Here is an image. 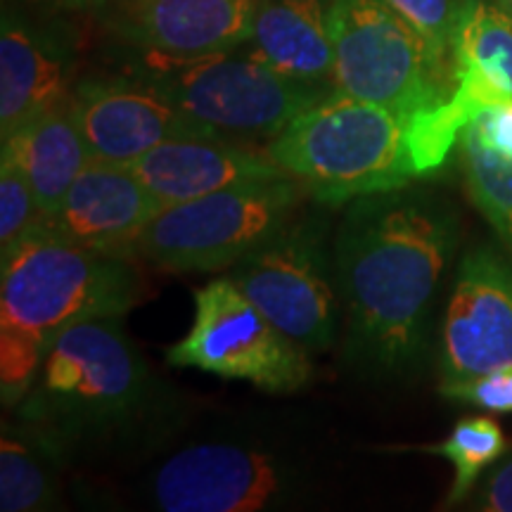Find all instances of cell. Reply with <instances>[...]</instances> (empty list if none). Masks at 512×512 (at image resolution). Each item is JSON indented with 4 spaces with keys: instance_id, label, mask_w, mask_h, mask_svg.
<instances>
[{
    "instance_id": "6da1fadb",
    "label": "cell",
    "mask_w": 512,
    "mask_h": 512,
    "mask_svg": "<svg viewBox=\"0 0 512 512\" xmlns=\"http://www.w3.org/2000/svg\"><path fill=\"white\" fill-rule=\"evenodd\" d=\"M458 240L456 209L434 190L403 185L351 200L332 259L358 366L384 375L413 366Z\"/></svg>"
},
{
    "instance_id": "7a4b0ae2",
    "label": "cell",
    "mask_w": 512,
    "mask_h": 512,
    "mask_svg": "<svg viewBox=\"0 0 512 512\" xmlns=\"http://www.w3.org/2000/svg\"><path fill=\"white\" fill-rule=\"evenodd\" d=\"M12 413L64 467L145 460L188 420L183 396L157 375L119 316L64 330Z\"/></svg>"
},
{
    "instance_id": "3957f363",
    "label": "cell",
    "mask_w": 512,
    "mask_h": 512,
    "mask_svg": "<svg viewBox=\"0 0 512 512\" xmlns=\"http://www.w3.org/2000/svg\"><path fill=\"white\" fill-rule=\"evenodd\" d=\"M138 482L140 505L162 512H280L309 508L328 465L313 437L275 422L188 420L152 456Z\"/></svg>"
},
{
    "instance_id": "277c9868",
    "label": "cell",
    "mask_w": 512,
    "mask_h": 512,
    "mask_svg": "<svg viewBox=\"0 0 512 512\" xmlns=\"http://www.w3.org/2000/svg\"><path fill=\"white\" fill-rule=\"evenodd\" d=\"M128 256L67 242L34 226L0 254V399L15 408L50 344L91 318H124L143 297Z\"/></svg>"
},
{
    "instance_id": "5b68a950",
    "label": "cell",
    "mask_w": 512,
    "mask_h": 512,
    "mask_svg": "<svg viewBox=\"0 0 512 512\" xmlns=\"http://www.w3.org/2000/svg\"><path fill=\"white\" fill-rule=\"evenodd\" d=\"M264 152L306 185L313 202L332 207L420 178L408 117L339 91L294 117Z\"/></svg>"
},
{
    "instance_id": "8992f818",
    "label": "cell",
    "mask_w": 512,
    "mask_h": 512,
    "mask_svg": "<svg viewBox=\"0 0 512 512\" xmlns=\"http://www.w3.org/2000/svg\"><path fill=\"white\" fill-rule=\"evenodd\" d=\"M126 48L124 72L152 83L181 110L228 138L271 140L294 117L335 91L287 79L247 46L202 55Z\"/></svg>"
},
{
    "instance_id": "52a82bcc",
    "label": "cell",
    "mask_w": 512,
    "mask_h": 512,
    "mask_svg": "<svg viewBox=\"0 0 512 512\" xmlns=\"http://www.w3.org/2000/svg\"><path fill=\"white\" fill-rule=\"evenodd\" d=\"M297 178H266L162 207L128 247V259L164 273L230 271L306 211Z\"/></svg>"
},
{
    "instance_id": "ba28073f",
    "label": "cell",
    "mask_w": 512,
    "mask_h": 512,
    "mask_svg": "<svg viewBox=\"0 0 512 512\" xmlns=\"http://www.w3.org/2000/svg\"><path fill=\"white\" fill-rule=\"evenodd\" d=\"M330 27L335 91L408 119L451 95L444 64L384 0H332Z\"/></svg>"
},
{
    "instance_id": "9c48e42d",
    "label": "cell",
    "mask_w": 512,
    "mask_h": 512,
    "mask_svg": "<svg viewBox=\"0 0 512 512\" xmlns=\"http://www.w3.org/2000/svg\"><path fill=\"white\" fill-rule=\"evenodd\" d=\"M166 361L268 394H294L311 380L309 351L273 325L230 275L195 292L188 335L166 351Z\"/></svg>"
},
{
    "instance_id": "30bf717a",
    "label": "cell",
    "mask_w": 512,
    "mask_h": 512,
    "mask_svg": "<svg viewBox=\"0 0 512 512\" xmlns=\"http://www.w3.org/2000/svg\"><path fill=\"white\" fill-rule=\"evenodd\" d=\"M228 275L273 325L309 354H323L335 344L342 299L325 216L304 211Z\"/></svg>"
},
{
    "instance_id": "8fae6325",
    "label": "cell",
    "mask_w": 512,
    "mask_h": 512,
    "mask_svg": "<svg viewBox=\"0 0 512 512\" xmlns=\"http://www.w3.org/2000/svg\"><path fill=\"white\" fill-rule=\"evenodd\" d=\"M69 110L93 162L133 166L166 140L223 136L181 110L152 83L128 72L79 79L69 95Z\"/></svg>"
},
{
    "instance_id": "7c38bea8",
    "label": "cell",
    "mask_w": 512,
    "mask_h": 512,
    "mask_svg": "<svg viewBox=\"0 0 512 512\" xmlns=\"http://www.w3.org/2000/svg\"><path fill=\"white\" fill-rule=\"evenodd\" d=\"M512 366V261L494 247L460 261L439 344L441 382L470 380Z\"/></svg>"
},
{
    "instance_id": "4fadbf2b",
    "label": "cell",
    "mask_w": 512,
    "mask_h": 512,
    "mask_svg": "<svg viewBox=\"0 0 512 512\" xmlns=\"http://www.w3.org/2000/svg\"><path fill=\"white\" fill-rule=\"evenodd\" d=\"M74 31L62 15L3 3L0 19V140L69 102L76 86Z\"/></svg>"
},
{
    "instance_id": "5bb4252c",
    "label": "cell",
    "mask_w": 512,
    "mask_h": 512,
    "mask_svg": "<svg viewBox=\"0 0 512 512\" xmlns=\"http://www.w3.org/2000/svg\"><path fill=\"white\" fill-rule=\"evenodd\" d=\"M261 0H93L100 27L121 46L202 55L245 46Z\"/></svg>"
},
{
    "instance_id": "9a60e30c",
    "label": "cell",
    "mask_w": 512,
    "mask_h": 512,
    "mask_svg": "<svg viewBox=\"0 0 512 512\" xmlns=\"http://www.w3.org/2000/svg\"><path fill=\"white\" fill-rule=\"evenodd\" d=\"M159 209L162 204L131 166L91 162L64 195L60 209L36 226L74 245L126 256Z\"/></svg>"
},
{
    "instance_id": "2e32d148",
    "label": "cell",
    "mask_w": 512,
    "mask_h": 512,
    "mask_svg": "<svg viewBox=\"0 0 512 512\" xmlns=\"http://www.w3.org/2000/svg\"><path fill=\"white\" fill-rule=\"evenodd\" d=\"M131 169L162 207L197 200L233 185L287 176L266 152L249 150L228 136L166 140Z\"/></svg>"
},
{
    "instance_id": "e0dca14e",
    "label": "cell",
    "mask_w": 512,
    "mask_h": 512,
    "mask_svg": "<svg viewBox=\"0 0 512 512\" xmlns=\"http://www.w3.org/2000/svg\"><path fill=\"white\" fill-rule=\"evenodd\" d=\"M332 0H261L245 46L287 79L335 88Z\"/></svg>"
},
{
    "instance_id": "ac0fdd59",
    "label": "cell",
    "mask_w": 512,
    "mask_h": 512,
    "mask_svg": "<svg viewBox=\"0 0 512 512\" xmlns=\"http://www.w3.org/2000/svg\"><path fill=\"white\" fill-rule=\"evenodd\" d=\"M0 155L10 157L27 176L38 204V221L50 219L60 209L64 195L93 162L69 102L41 114L5 138Z\"/></svg>"
},
{
    "instance_id": "d6986e66",
    "label": "cell",
    "mask_w": 512,
    "mask_h": 512,
    "mask_svg": "<svg viewBox=\"0 0 512 512\" xmlns=\"http://www.w3.org/2000/svg\"><path fill=\"white\" fill-rule=\"evenodd\" d=\"M453 79L479 83L498 102L512 98V15L494 0H458L451 38Z\"/></svg>"
},
{
    "instance_id": "ffe728a7",
    "label": "cell",
    "mask_w": 512,
    "mask_h": 512,
    "mask_svg": "<svg viewBox=\"0 0 512 512\" xmlns=\"http://www.w3.org/2000/svg\"><path fill=\"white\" fill-rule=\"evenodd\" d=\"M67 467L46 441L22 422H5L0 437V510L46 512L62 503Z\"/></svg>"
},
{
    "instance_id": "44dd1931",
    "label": "cell",
    "mask_w": 512,
    "mask_h": 512,
    "mask_svg": "<svg viewBox=\"0 0 512 512\" xmlns=\"http://www.w3.org/2000/svg\"><path fill=\"white\" fill-rule=\"evenodd\" d=\"M458 157L467 195L512 261V164L491 152L472 124L458 140Z\"/></svg>"
},
{
    "instance_id": "7402d4cb",
    "label": "cell",
    "mask_w": 512,
    "mask_h": 512,
    "mask_svg": "<svg viewBox=\"0 0 512 512\" xmlns=\"http://www.w3.org/2000/svg\"><path fill=\"white\" fill-rule=\"evenodd\" d=\"M420 451L437 453L453 465V484L446 505L463 503L470 498L479 477L489 472L508 451V439L496 420L486 415H467L453 425L451 434L439 444L418 446Z\"/></svg>"
},
{
    "instance_id": "603a6c76",
    "label": "cell",
    "mask_w": 512,
    "mask_h": 512,
    "mask_svg": "<svg viewBox=\"0 0 512 512\" xmlns=\"http://www.w3.org/2000/svg\"><path fill=\"white\" fill-rule=\"evenodd\" d=\"M38 221L34 190L22 169L0 155V254L10 252Z\"/></svg>"
},
{
    "instance_id": "cb8c5ba5",
    "label": "cell",
    "mask_w": 512,
    "mask_h": 512,
    "mask_svg": "<svg viewBox=\"0 0 512 512\" xmlns=\"http://www.w3.org/2000/svg\"><path fill=\"white\" fill-rule=\"evenodd\" d=\"M384 3L425 38L434 57L446 67V60H451L458 0H384Z\"/></svg>"
},
{
    "instance_id": "d4e9b609",
    "label": "cell",
    "mask_w": 512,
    "mask_h": 512,
    "mask_svg": "<svg viewBox=\"0 0 512 512\" xmlns=\"http://www.w3.org/2000/svg\"><path fill=\"white\" fill-rule=\"evenodd\" d=\"M439 392L451 401L467 403L489 413H512V366L496 368L470 380L441 382Z\"/></svg>"
},
{
    "instance_id": "484cf974",
    "label": "cell",
    "mask_w": 512,
    "mask_h": 512,
    "mask_svg": "<svg viewBox=\"0 0 512 512\" xmlns=\"http://www.w3.org/2000/svg\"><path fill=\"white\" fill-rule=\"evenodd\" d=\"M470 508L482 512H512V451L491 467L470 494Z\"/></svg>"
},
{
    "instance_id": "4316f807",
    "label": "cell",
    "mask_w": 512,
    "mask_h": 512,
    "mask_svg": "<svg viewBox=\"0 0 512 512\" xmlns=\"http://www.w3.org/2000/svg\"><path fill=\"white\" fill-rule=\"evenodd\" d=\"M472 128L491 152L512 164V98L484 110L472 121Z\"/></svg>"
},
{
    "instance_id": "83f0119b",
    "label": "cell",
    "mask_w": 512,
    "mask_h": 512,
    "mask_svg": "<svg viewBox=\"0 0 512 512\" xmlns=\"http://www.w3.org/2000/svg\"><path fill=\"white\" fill-rule=\"evenodd\" d=\"M3 3L19 5L34 12H46V15H67V12L91 8L93 0H3Z\"/></svg>"
},
{
    "instance_id": "f1b7e54d",
    "label": "cell",
    "mask_w": 512,
    "mask_h": 512,
    "mask_svg": "<svg viewBox=\"0 0 512 512\" xmlns=\"http://www.w3.org/2000/svg\"><path fill=\"white\" fill-rule=\"evenodd\" d=\"M494 3H498L503 10H508L510 15H512V0H494Z\"/></svg>"
}]
</instances>
